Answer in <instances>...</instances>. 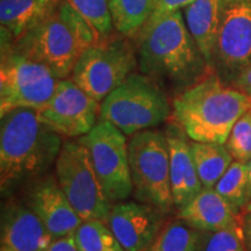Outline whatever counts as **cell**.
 Returning a JSON list of instances; mask_svg holds the SVG:
<instances>
[{"mask_svg":"<svg viewBox=\"0 0 251 251\" xmlns=\"http://www.w3.org/2000/svg\"><path fill=\"white\" fill-rule=\"evenodd\" d=\"M136 37L141 72L175 97L211 74L181 11L144 25Z\"/></svg>","mask_w":251,"mask_h":251,"instance_id":"cell-1","label":"cell"},{"mask_svg":"<svg viewBox=\"0 0 251 251\" xmlns=\"http://www.w3.org/2000/svg\"><path fill=\"white\" fill-rule=\"evenodd\" d=\"M62 136L41 120L34 108H17L1 115L0 188L2 197L46 176L56 163Z\"/></svg>","mask_w":251,"mask_h":251,"instance_id":"cell-2","label":"cell"},{"mask_svg":"<svg viewBox=\"0 0 251 251\" xmlns=\"http://www.w3.org/2000/svg\"><path fill=\"white\" fill-rule=\"evenodd\" d=\"M251 108V98L209 74L172 100L175 121L188 139L226 144L238 119Z\"/></svg>","mask_w":251,"mask_h":251,"instance_id":"cell-3","label":"cell"},{"mask_svg":"<svg viewBox=\"0 0 251 251\" xmlns=\"http://www.w3.org/2000/svg\"><path fill=\"white\" fill-rule=\"evenodd\" d=\"M171 109L168 94L155 80L133 72L102 100L99 119L131 136L165 122Z\"/></svg>","mask_w":251,"mask_h":251,"instance_id":"cell-4","label":"cell"},{"mask_svg":"<svg viewBox=\"0 0 251 251\" xmlns=\"http://www.w3.org/2000/svg\"><path fill=\"white\" fill-rule=\"evenodd\" d=\"M128 156L133 196L166 214L175 207L170 180V156L164 131L147 129L131 135Z\"/></svg>","mask_w":251,"mask_h":251,"instance_id":"cell-5","label":"cell"},{"mask_svg":"<svg viewBox=\"0 0 251 251\" xmlns=\"http://www.w3.org/2000/svg\"><path fill=\"white\" fill-rule=\"evenodd\" d=\"M128 39L121 34L109 35L87 48L77 59L71 79L97 101H102L120 86L139 64L137 51Z\"/></svg>","mask_w":251,"mask_h":251,"instance_id":"cell-6","label":"cell"},{"mask_svg":"<svg viewBox=\"0 0 251 251\" xmlns=\"http://www.w3.org/2000/svg\"><path fill=\"white\" fill-rule=\"evenodd\" d=\"M0 117L17 108L40 111L50 101L58 78L48 67L1 45Z\"/></svg>","mask_w":251,"mask_h":251,"instance_id":"cell-7","label":"cell"},{"mask_svg":"<svg viewBox=\"0 0 251 251\" xmlns=\"http://www.w3.org/2000/svg\"><path fill=\"white\" fill-rule=\"evenodd\" d=\"M56 178L80 218L107 222L113 203L103 193L89 150L80 140H67L55 163Z\"/></svg>","mask_w":251,"mask_h":251,"instance_id":"cell-8","label":"cell"},{"mask_svg":"<svg viewBox=\"0 0 251 251\" xmlns=\"http://www.w3.org/2000/svg\"><path fill=\"white\" fill-rule=\"evenodd\" d=\"M89 150L93 169L103 193L112 203L125 201L133 194L128 142L126 135L105 120H98L90 133L80 137Z\"/></svg>","mask_w":251,"mask_h":251,"instance_id":"cell-9","label":"cell"},{"mask_svg":"<svg viewBox=\"0 0 251 251\" xmlns=\"http://www.w3.org/2000/svg\"><path fill=\"white\" fill-rule=\"evenodd\" d=\"M11 47L28 58L45 64L58 79L70 76L77 59L84 52L59 15L58 8L28 29Z\"/></svg>","mask_w":251,"mask_h":251,"instance_id":"cell-10","label":"cell"},{"mask_svg":"<svg viewBox=\"0 0 251 251\" xmlns=\"http://www.w3.org/2000/svg\"><path fill=\"white\" fill-rule=\"evenodd\" d=\"M251 62V0H222L213 69L231 84Z\"/></svg>","mask_w":251,"mask_h":251,"instance_id":"cell-11","label":"cell"},{"mask_svg":"<svg viewBox=\"0 0 251 251\" xmlns=\"http://www.w3.org/2000/svg\"><path fill=\"white\" fill-rule=\"evenodd\" d=\"M100 114L99 101L72 79H59L50 101L39 115L48 127L68 139L81 137L92 130Z\"/></svg>","mask_w":251,"mask_h":251,"instance_id":"cell-12","label":"cell"},{"mask_svg":"<svg viewBox=\"0 0 251 251\" xmlns=\"http://www.w3.org/2000/svg\"><path fill=\"white\" fill-rule=\"evenodd\" d=\"M166 213L141 201L113 203L106 225L126 251H146L164 227Z\"/></svg>","mask_w":251,"mask_h":251,"instance_id":"cell-13","label":"cell"},{"mask_svg":"<svg viewBox=\"0 0 251 251\" xmlns=\"http://www.w3.org/2000/svg\"><path fill=\"white\" fill-rule=\"evenodd\" d=\"M25 203L42 220L55 240L74 235L84 222L52 175L29 184Z\"/></svg>","mask_w":251,"mask_h":251,"instance_id":"cell-14","label":"cell"},{"mask_svg":"<svg viewBox=\"0 0 251 251\" xmlns=\"http://www.w3.org/2000/svg\"><path fill=\"white\" fill-rule=\"evenodd\" d=\"M54 240L26 203L9 200L2 206L0 251H46Z\"/></svg>","mask_w":251,"mask_h":251,"instance_id":"cell-15","label":"cell"},{"mask_svg":"<svg viewBox=\"0 0 251 251\" xmlns=\"http://www.w3.org/2000/svg\"><path fill=\"white\" fill-rule=\"evenodd\" d=\"M170 156V180L175 208L180 209L201 192L202 184L194 165L191 143L178 124L169 125L164 130Z\"/></svg>","mask_w":251,"mask_h":251,"instance_id":"cell-16","label":"cell"},{"mask_svg":"<svg viewBox=\"0 0 251 251\" xmlns=\"http://www.w3.org/2000/svg\"><path fill=\"white\" fill-rule=\"evenodd\" d=\"M237 212L214 188H202L196 197L178 209V218L200 231H219L241 227Z\"/></svg>","mask_w":251,"mask_h":251,"instance_id":"cell-17","label":"cell"},{"mask_svg":"<svg viewBox=\"0 0 251 251\" xmlns=\"http://www.w3.org/2000/svg\"><path fill=\"white\" fill-rule=\"evenodd\" d=\"M62 0H0L1 45H12L58 8Z\"/></svg>","mask_w":251,"mask_h":251,"instance_id":"cell-18","label":"cell"},{"mask_svg":"<svg viewBox=\"0 0 251 251\" xmlns=\"http://www.w3.org/2000/svg\"><path fill=\"white\" fill-rule=\"evenodd\" d=\"M221 6L222 0H196L183 8L187 29L211 69H213L219 33Z\"/></svg>","mask_w":251,"mask_h":251,"instance_id":"cell-19","label":"cell"},{"mask_svg":"<svg viewBox=\"0 0 251 251\" xmlns=\"http://www.w3.org/2000/svg\"><path fill=\"white\" fill-rule=\"evenodd\" d=\"M191 143L193 162L203 188H214L233 163V156L227 146L221 143L197 142Z\"/></svg>","mask_w":251,"mask_h":251,"instance_id":"cell-20","label":"cell"},{"mask_svg":"<svg viewBox=\"0 0 251 251\" xmlns=\"http://www.w3.org/2000/svg\"><path fill=\"white\" fill-rule=\"evenodd\" d=\"M155 0H109L113 27L121 35L137 36L151 15Z\"/></svg>","mask_w":251,"mask_h":251,"instance_id":"cell-21","label":"cell"},{"mask_svg":"<svg viewBox=\"0 0 251 251\" xmlns=\"http://www.w3.org/2000/svg\"><path fill=\"white\" fill-rule=\"evenodd\" d=\"M201 235L183 220L164 225L146 251H199Z\"/></svg>","mask_w":251,"mask_h":251,"instance_id":"cell-22","label":"cell"},{"mask_svg":"<svg viewBox=\"0 0 251 251\" xmlns=\"http://www.w3.org/2000/svg\"><path fill=\"white\" fill-rule=\"evenodd\" d=\"M79 251H126L113 231L101 220H86L75 233Z\"/></svg>","mask_w":251,"mask_h":251,"instance_id":"cell-23","label":"cell"},{"mask_svg":"<svg viewBox=\"0 0 251 251\" xmlns=\"http://www.w3.org/2000/svg\"><path fill=\"white\" fill-rule=\"evenodd\" d=\"M214 190L224 197L227 202L238 213V209L247 206L248 164L233 162L224 176L220 178Z\"/></svg>","mask_w":251,"mask_h":251,"instance_id":"cell-24","label":"cell"},{"mask_svg":"<svg viewBox=\"0 0 251 251\" xmlns=\"http://www.w3.org/2000/svg\"><path fill=\"white\" fill-rule=\"evenodd\" d=\"M84 19L89 21L97 34L105 39L112 35V14L109 0H67Z\"/></svg>","mask_w":251,"mask_h":251,"instance_id":"cell-25","label":"cell"},{"mask_svg":"<svg viewBox=\"0 0 251 251\" xmlns=\"http://www.w3.org/2000/svg\"><path fill=\"white\" fill-rule=\"evenodd\" d=\"M58 12L69 29L76 37L84 51L91 46L96 45L101 40L94 28L91 26L89 21L84 19L72 6L69 4L67 0H62L58 6Z\"/></svg>","mask_w":251,"mask_h":251,"instance_id":"cell-26","label":"cell"},{"mask_svg":"<svg viewBox=\"0 0 251 251\" xmlns=\"http://www.w3.org/2000/svg\"><path fill=\"white\" fill-rule=\"evenodd\" d=\"M227 149L235 161L248 163L251 159V108L238 119L231 129Z\"/></svg>","mask_w":251,"mask_h":251,"instance_id":"cell-27","label":"cell"},{"mask_svg":"<svg viewBox=\"0 0 251 251\" xmlns=\"http://www.w3.org/2000/svg\"><path fill=\"white\" fill-rule=\"evenodd\" d=\"M242 227L208 231L200 246L201 251H246Z\"/></svg>","mask_w":251,"mask_h":251,"instance_id":"cell-28","label":"cell"},{"mask_svg":"<svg viewBox=\"0 0 251 251\" xmlns=\"http://www.w3.org/2000/svg\"><path fill=\"white\" fill-rule=\"evenodd\" d=\"M196 0H155L153 1V7L151 15L147 24H151L153 21H157L165 15L174 13L176 11H181L187 5L192 4Z\"/></svg>","mask_w":251,"mask_h":251,"instance_id":"cell-29","label":"cell"},{"mask_svg":"<svg viewBox=\"0 0 251 251\" xmlns=\"http://www.w3.org/2000/svg\"><path fill=\"white\" fill-rule=\"evenodd\" d=\"M230 85L251 98V62L238 74V76L235 78Z\"/></svg>","mask_w":251,"mask_h":251,"instance_id":"cell-30","label":"cell"},{"mask_svg":"<svg viewBox=\"0 0 251 251\" xmlns=\"http://www.w3.org/2000/svg\"><path fill=\"white\" fill-rule=\"evenodd\" d=\"M46 251H79V249L77 247L74 234L68 235V236L64 237L56 238Z\"/></svg>","mask_w":251,"mask_h":251,"instance_id":"cell-31","label":"cell"},{"mask_svg":"<svg viewBox=\"0 0 251 251\" xmlns=\"http://www.w3.org/2000/svg\"><path fill=\"white\" fill-rule=\"evenodd\" d=\"M242 231L244 244L248 247V249L251 251V212L248 213L242 222Z\"/></svg>","mask_w":251,"mask_h":251,"instance_id":"cell-32","label":"cell"},{"mask_svg":"<svg viewBox=\"0 0 251 251\" xmlns=\"http://www.w3.org/2000/svg\"><path fill=\"white\" fill-rule=\"evenodd\" d=\"M248 164V190H247V205L251 200V159Z\"/></svg>","mask_w":251,"mask_h":251,"instance_id":"cell-33","label":"cell"},{"mask_svg":"<svg viewBox=\"0 0 251 251\" xmlns=\"http://www.w3.org/2000/svg\"><path fill=\"white\" fill-rule=\"evenodd\" d=\"M247 212L248 213L251 212V200L249 201V203H248V205H247Z\"/></svg>","mask_w":251,"mask_h":251,"instance_id":"cell-34","label":"cell"}]
</instances>
